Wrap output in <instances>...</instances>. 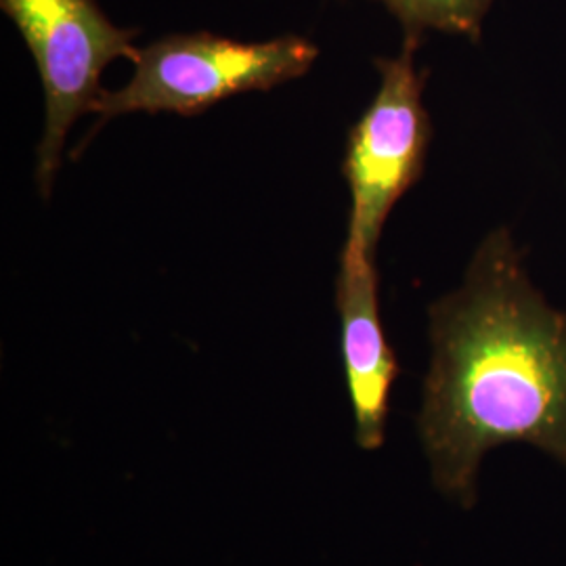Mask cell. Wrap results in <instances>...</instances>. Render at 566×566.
<instances>
[{"label": "cell", "instance_id": "5b68a950", "mask_svg": "<svg viewBox=\"0 0 566 566\" xmlns=\"http://www.w3.org/2000/svg\"><path fill=\"white\" fill-rule=\"evenodd\" d=\"M376 259L344 245L336 280L343 361L355 416V439L365 451L385 443L390 388L399 374L380 319Z\"/></svg>", "mask_w": 566, "mask_h": 566}, {"label": "cell", "instance_id": "277c9868", "mask_svg": "<svg viewBox=\"0 0 566 566\" xmlns=\"http://www.w3.org/2000/svg\"><path fill=\"white\" fill-rule=\"evenodd\" d=\"M420 39L405 36L397 57L376 60L380 86L348 135L344 179L350 221L344 245L376 259L386 219L424 170L432 124L422 102L424 74L416 70Z\"/></svg>", "mask_w": 566, "mask_h": 566}, {"label": "cell", "instance_id": "3957f363", "mask_svg": "<svg viewBox=\"0 0 566 566\" xmlns=\"http://www.w3.org/2000/svg\"><path fill=\"white\" fill-rule=\"evenodd\" d=\"M36 61L44 93V128L36 149V182L51 196L65 137L82 114L102 99L103 70L137 60V28H118L97 0H0Z\"/></svg>", "mask_w": 566, "mask_h": 566}, {"label": "cell", "instance_id": "8992f818", "mask_svg": "<svg viewBox=\"0 0 566 566\" xmlns=\"http://www.w3.org/2000/svg\"><path fill=\"white\" fill-rule=\"evenodd\" d=\"M401 21L405 36L422 39L424 30L479 41L486 11L495 0H380Z\"/></svg>", "mask_w": 566, "mask_h": 566}, {"label": "cell", "instance_id": "6da1fadb", "mask_svg": "<svg viewBox=\"0 0 566 566\" xmlns=\"http://www.w3.org/2000/svg\"><path fill=\"white\" fill-rule=\"evenodd\" d=\"M430 343L418 430L443 495L472 506L486 451L512 441L566 468V313L535 290L507 229L430 306Z\"/></svg>", "mask_w": 566, "mask_h": 566}, {"label": "cell", "instance_id": "7a4b0ae2", "mask_svg": "<svg viewBox=\"0 0 566 566\" xmlns=\"http://www.w3.org/2000/svg\"><path fill=\"white\" fill-rule=\"evenodd\" d=\"M317 55L303 36L240 42L210 32L170 34L139 49L133 78L118 91H103L93 114L97 128L137 112L198 116L235 95L301 78Z\"/></svg>", "mask_w": 566, "mask_h": 566}]
</instances>
